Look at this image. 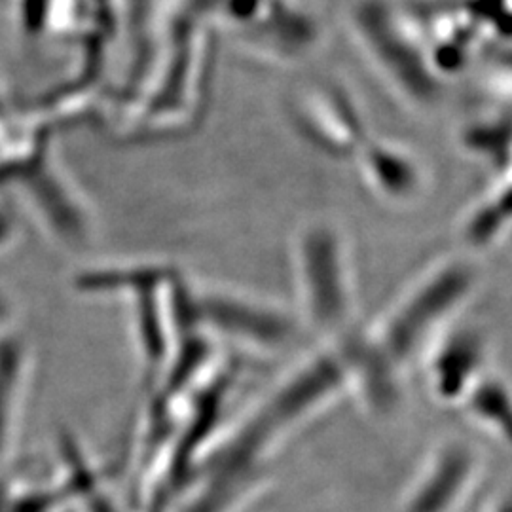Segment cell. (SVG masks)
Masks as SVG:
<instances>
[{
  "instance_id": "1",
  "label": "cell",
  "mask_w": 512,
  "mask_h": 512,
  "mask_svg": "<svg viewBox=\"0 0 512 512\" xmlns=\"http://www.w3.org/2000/svg\"><path fill=\"white\" fill-rule=\"evenodd\" d=\"M476 287L465 258H444L404 289L366 338L399 372L448 327Z\"/></svg>"
},
{
  "instance_id": "2",
  "label": "cell",
  "mask_w": 512,
  "mask_h": 512,
  "mask_svg": "<svg viewBox=\"0 0 512 512\" xmlns=\"http://www.w3.org/2000/svg\"><path fill=\"white\" fill-rule=\"evenodd\" d=\"M296 277L311 325L340 336L353 317L355 285L346 243L334 228L313 224L300 234Z\"/></svg>"
},
{
  "instance_id": "3",
  "label": "cell",
  "mask_w": 512,
  "mask_h": 512,
  "mask_svg": "<svg viewBox=\"0 0 512 512\" xmlns=\"http://www.w3.org/2000/svg\"><path fill=\"white\" fill-rule=\"evenodd\" d=\"M425 353L427 384L435 399L448 406H459L467 391L490 368L484 336L473 327H446Z\"/></svg>"
},
{
  "instance_id": "4",
  "label": "cell",
  "mask_w": 512,
  "mask_h": 512,
  "mask_svg": "<svg viewBox=\"0 0 512 512\" xmlns=\"http://www.w3.org/2000/svg\"><path fill=\"white\" fill-rule=\"evenodd\" d=\"M196 304V315L228 336L258 348H281L294 336L291 321L274 310L228 294H205Z\"/></svg>"
},
{
  "instance_id": "5",
  "label": "cell",
  "mask_w": 512,
  "mask_h": 512,
  "mask_svg": "<svg viewBox=\"0 0 512 512\" xmlns=\"http://www.w3.org/2000/svg\"><path fill=\"white\" fill-rule=\"evenodd\" d=\"M478 469L475 448L448 440L433 454L410 495L406 512H450L473 482Z\"/></svg>"
},
{
  "instance_id": "6",
  "label": "cell",
  "mask_w": 512,
  "mask_h": 512,
  "mask_svg": "<svg viewBox=\"0 0 512 512\" xmlns=\"http://www.w3.org/2000/svg\"><path fill=\"white\" fill-rule=\"evenodd\" d=\"M363 173L368 186L389 202H412L420 196L425 184L416 158L389 145L366 147Z\"/></svg>"
},
{
  "instance_id": "7",
  "label": "cell",
  "mask_w": 512,
  "mask_h": 512,
  "mask_svg": "<svg viewBox=\"0 0 512 512\" xmlns=\"http://www.w3.org/2000/svg\"><path fill=\"white\" fill-rule=\"evenodd\" d=\"M458 408L495 439L512 446V387L501 374L488 368L467 391Z\"/></svg>"
},
{
  "instance_id": "8",
  "label": "cell",
  "mask_w": 512,
  "mask_h": 512,
  "mask_svg": "<svg viewBox=\"0 0 512 512\" xmlns=\"http://www.w3.org/2000/svg\"><path fill=\"white\" fill-rule=\"evenodd\" d=\"M497 512H512V499L505 501V503H501V507L497 509Z\"/></svg>"
}]
</instances>
